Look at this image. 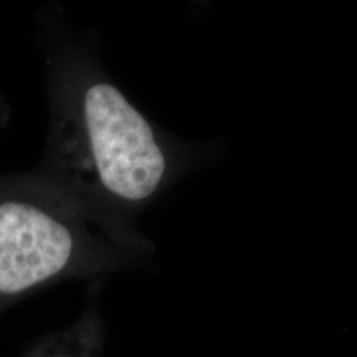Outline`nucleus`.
I'll use <instances>...</instances> for the list:
<instances>
[{
	"instance_id": "f257e3e1",
	"label": "nucleus",
	"mask_w": 357,
	"mask_h": 357,
	"mask_svg": "<svg viewBox=\"0 0 357 357\" xmlns=\"http://www.w3.org/2000/svg\"><path fill=\"white\" fill-rule=\"evenodd\" d=\"M52 123L38 177L131 240L134 220L190 166L189 146L151 123L93 55L52 58Z\"/></svg>"
},
{
	"instance_id": "f03ea898",
	"label": "nucleus",
	"mask_w": 357,
	"mask_h": 357,
	"mask_svg": "<svg viewBox=\"0 0 357 357\" xmlns=\"http://www.w3.org/2000/svg\"><path fill=\"white\" fill-rule=\"evenodd\" d=\"M42 177L0 176V312L37 289L146 257Z\"/></svg>"
},
{
	"instance_id": "7ed1b4c3",
	"label": "nucleus",
	"mask_w": 357,
	"mask_h": 357,
	"mask_svg": "<svg viewBox=\"0 0 357 357\" xmlns=\"http://www.w3.org/2000/svg\"><path fill=\"white\" fill-rule=\"evenodd\" d=\"M75 337L66 334V336H56L53 339H45L37 346L25 352L22 357H86L84 354V346L79 351H75Z\"/></svg>"
}]
</instances>
